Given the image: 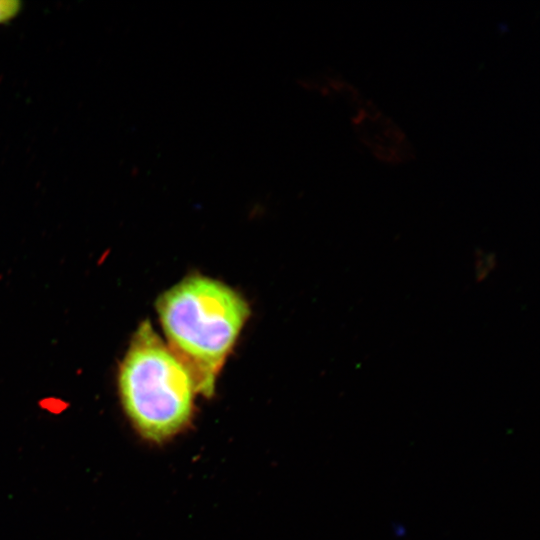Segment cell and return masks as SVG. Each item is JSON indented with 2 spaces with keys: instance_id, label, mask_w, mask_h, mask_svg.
<instances>
[{
  "instance_id": "1",
  "label": "cell",
  "mask_w": 540,
  "mask_h": 540,
  "mask_svg": "<svg viewBox=\"0 0 540 540\" xmlns=\"http://www.w3.org/2000/svg\"><path fill=\"white\" fill-rule=\"evenodd\" d=\"M157 311L168 347L190 373L195 391L211 395L249 315L247 303L223 283L194 276L166 291Z\"/></svg>"
},
{
  "instance_id": "2",
  "label": "cell",
  "mask_w": 540,
  "mask_h": 540,
  "mask_svg": "<svg viewBox=\"0 0 540 540\" xmlns=\"http://www.w3.org/2000/svg\"><path fill=\"white\" fill-rule=\"evenodd\" d=\"M118 386L124 410L144 439L165 442L190 422L196 392L191 375L149 321L132 337Z\"/></svg>"
},
{
  "instance_id": "3",
  "label": "cell",
  "mask_w": 540,
  "mask_h": 540,
  "mask_svg": "<svg viewBox=\"0 0 540 540\" xmlns=\"http://www.w3.org/2000/svg\"><path fill=\"white\" fill-rule=\"evenodd\" d=\"M23 7L20 0H0V25L8 24L17 18Z\"/></svg>"
}]
</instances>
